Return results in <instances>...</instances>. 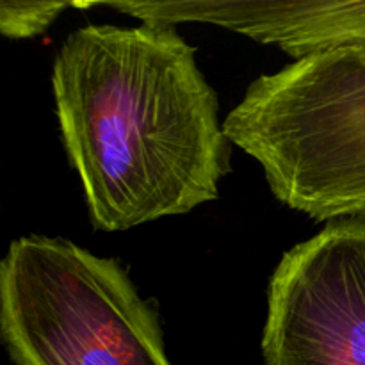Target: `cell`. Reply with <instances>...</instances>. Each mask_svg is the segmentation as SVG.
Instances as JSON below:
<instances>
[{"label":"cell","instance_id":"cell-6","mask_svg":"<svg viewBox=\"0 0 365 365\" xmlns=\"http://www.w3.org/2000/svg\"><path fill=\"white\" fill-rule=\"evenodd\" d=\"M73 4L59 2H2L0 31L7 38H32L45 32L63 9Z\"/></svg>","mask_w":365,"mask_h":365},{"label":"cell","instance_id":"cell-5","mask_svg":"<svg viewBox=\"0 0 365 365\" xmlns=\"http://www.w3.org/2000/svg\"><path fill=\"white\" fill-rule=\"evenodd\" d=\"M110 9L159 24H212L266 45L280 46L296 61L365 45V0L299 2H106Z\"/></svg>","mask_w":365,"mask_h":365},{"label":"cell","instance_id":"cell-2","mask_svg":"<svg viewBox=\"0 0 365 365\" xmlns=\"http://www.w3.org/2000/svg\"><path fill=\"white\" fill-rule=\"evenodd\" d=\"M223 128L292 210L330 223L365 216V45L262 75Z\"/></svg>","mask_w":365,"mask_h":365},{"label":"cell","instance_id":"cell-1","mask_svg":"<svg viewBox=\"0 0 365 365\" xmlns=\"http://www.w3.org/2000/svg\"><path fill=\"white\" fill-rule=\"evenodd\" d=\"M175 25H88L53 59L64 148L93 227L120 232L217 198L232 141L220 102Z\"/></svg>","mask_w":365,"mask_h":365},{"label":"cell","instance_id":"cell-3","mask_svg":"<svg viewBox=\"0 0 365 365\" xmlns=\"http://www.w3.org/2000/svg\"><path fill=\"white\" fill-rule=\"evenodd\" d=\"M0 335L16 365H171L127 271L45 235L13 241L0 262Z\"/></svg>","mask_w":365,"mask_h":365},{"label":"cell","instance_id":"cell-4","mask_svg":"<svg viewBox=\"0 0 365 365\" xmlns=\"http://www.w3.org/2000/svg\"><path fill=\"white\" fill-rule=\"evenodd\" d=\"M266 365H365V216L289 250L269 284Z\"/></svg>","mask_w":365,"mask_h":365}]
</instances>
